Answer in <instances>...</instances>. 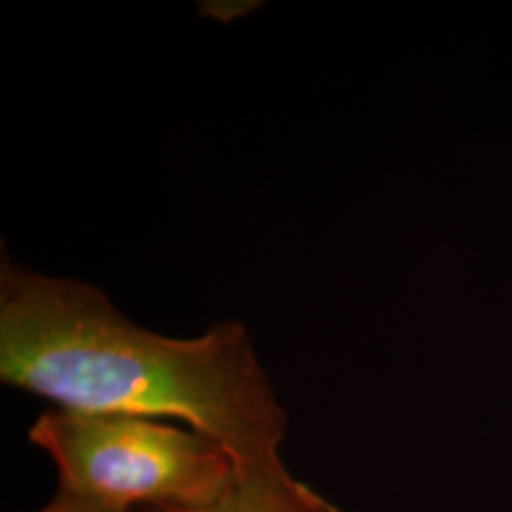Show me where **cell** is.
Listing matches in <instances>:
<instances>
[{"label": "cell", "instance_id": "cell-1", "mask_svg": "<svg viewBox=\"0 0 512 512\" xmlns=\"http://www.w3.org/2000/svg\"><path fill=\"white\" fill-rule=\"evenodd\" d=\"M0 382L63 410L184 421L236 469L285 465L287 412L241 323L186 340L162 336L92 285L23 270L6 255Z\"/></svg>", "mask_w": 512, "mask_h": 512}, {"label": "cell", "instance_id": "cell-2", "mask_svg": "<svg viewBox=\"0 0 512 512\" xmlns=\"http://www.w3.org/2000/svg\"><path fill=\"white\" fill-rule=\"evenodd\" d=\"M27 437L52 459L57 488L112 512L207 505L236 473L213 440L141 416L55 408Z\"/></svg>", "mask_w": 512, "mask_h": 512}, {"label": "cell", "instance_id": "cell-3", "mask_svg": "<svg viewBox=\"0 0 512 512\" xmlns=\"http://www.w3.org/2000/svg\"><path fill=\"white\" fill-rule=\"evenodd\" d=\"M143 512H340V509L291 475L285 465H277L236 469L228 488L207 505Z\"/></svg>", "mask_w": 512, "mask_h": 512}, {"label": "cell", "instance_id": "cell-4", "mask_svg": "<svg viewBox=\"0 0 512 512\" xmlns=\"http://www.w3.org/2000/svg\"><path fill=\"white\" fill-rule=\"evenodd\" d=\"M33 512H112L107 511V509H103V507H99V505H95V503H90V501H86V499H80V497H76V495L69 494V492H65V490H61V488H57V492H55L54 497L44 505V507H40L37 511Z\"/></svg>", "mask_w": 512, "mask_h": 512}, {"label": "cell", "instance_id": "cell-5", "mask_svg": "<svg viewBox=\"0 0 512 512\" xmlns=\"http://www.w3.org/2000/svg\"><path fill=\"white\" fill-rule=\"evenodd\" d=\"M137 512H143V511H137Z\"/></svg>", "mask_w": 512, "mask_h": 512}]
</instances>
